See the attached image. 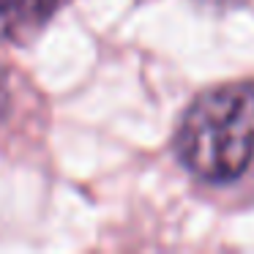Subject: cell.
I'll return each mask as SVG.
<instances>
[{"instance_id":"obj_1","label":"cell","mask_w":254,"mask_h":254,"mask_svg":"<svg viewBox=\"0 0 254 254\" xmlns=\"http://www.w3.org/2000/svg\"><path fill=\"white\" fill-rule=\"evenodd\" d=\"M183 167L210 183H227L254 159V79L230 82L202 93L178 128Z\"/></svg>"},{"instance_id":"obj_3","label":"cell","mask_w":254,"mask_h":254,"mask_svg":"<svg viewBox=\"0 0 254 254\" xmlns=\"http://www.w3.org/2000/svg\"><path fill=\"white\" fill-rule=\"evenodd\" d=\"M221 3H232V0H221Z\"/></svg>"},{"instance_id":"obj_2","label":"cell","mask_w":254,"mask_h":254,"mask_svg":"<svg viewBox=\"0 0 254 254\" xmlns=\"http://www.w3.org/2000/svg\"><path fill=\"white\" fill-rule=\"evenodd\" d=\"M58 0H0V22L6 28H25L30 22H41Z\"/></svg>"}]
</instances>
